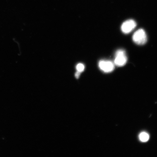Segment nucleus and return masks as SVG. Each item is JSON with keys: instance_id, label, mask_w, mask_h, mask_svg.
Masks as SVG:
<instances>
[{"instance_id": "obj_5", "label": "nucleus", "mask_w": 157, "mask_h": 157, "mask_svg": "<svg viewBox=\"0 0 157 157\" xmlns=\"http://www.w3.org/2000/svg\"><path fill=\"white\" fill-rule=\"evenodd\" d=\"M139 138L141 142H146L150 139V135L146 132H143L139 134Z\"/></svg>"}, {"instance_id": "obj_2", "label": "nucleus", "mask_w": 157, "mask_h": 157, "mask_svg": "<svg viewBox=\"0 0 157 157\" xmlns=\"http://www.w3.org/2000/svg\"><path fill=\"white\" fill-rule=\"evenodd\" d=\"M127 61V58L124 50H119L117 51L113 62L115 65L118 67H122L126 64Z\"/></svg>"}, {"instance_id": "obj_7", "label": "nucleus", "mask_w": 157, "mask_h": 157, "mask_svg": "<svg viewBox=\"0 0 157 157\" xmlns=\"http://www.w3.org/2000/svg\"><path fill=\"white\" fill-rule=\"evenodd\" d=\"M80 73H81V72L78 71L76 72L75 75L76 78H78V77H79Z\"/></svg>"}, {"instance_id": "obj_1", "label": "nucleus", "mask_w": 157, "mask_h": 157, "mask_svg": "<svg viewBox=\"0 0 157 157\" xmlns=\"http://www.w3.org/2000/svg\"><path fill=\"white\" fill-rule=\"evenodd\" d=\"M133 42L135 44L142 45L146 44L147 38L146 32L143 29H139L135 32L132 36Z\"/></svg>"}, {"instance_id": "obj_3", "label": "nucleus", "mask_w": 157, "mask_h": 157, "mask_svg": "<svg viewBox=\"0 0 157 157\" xmlns=\"http://www.w3.org/2000/svg\"><path fill=\"white\" fill-rule=\"evenodd\" d=\"M115 66L114 63L109 60H101L99 63L100 69L105 73H109L113 71Z\"/></svg>"}, {"instance_id": "obj_6", "label": "nucleus", "mask_w": 157, "mask_h": 157, "mask_svg": "<svg viewBox=\"0 0 157 157\" xmlns=\"http://www.w3.org/2000/svg\"><path fill=\"white\" fill-rule=\"evenodd\" d=\"M84 66L83 64L79 63L76 66V68L78 71L81 72H83L84 70Z\"/></svg>"}, {"instance_id": "obj_4", "label": "nucleus", "mask_w": 157, "mask_h": 157, "mask_svg": "<svg viewBox=\"0 0 157 157\" xmlns=\"http://www.w3.org/2000/svg\"><path fill=\"white\" fill-rule=\"evenodd\" d=\"M136 26V23L132 19H129L124 21L121 27L123 33L125 34H129L134 29Z\"/></svg>"}]
</instances>
